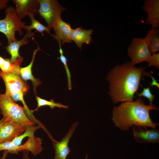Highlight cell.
Returning a JSON list of instances; mask_svg holds the SVG:
<instances>
[{
  "label": "cell",
  "mask_w": 159,
  "mask_h": 159,
  "mask_svg": "<svg viewBox=\"0 0 159 159\" xmlns=\"http://www.w3.org/2000/svg\"><path fill=\"white\" fill-rule=\"evenodd\" d=\"M17 13L21 20L27 16L38 13L39 3L38 0H13Z\"/></svg>",
  "instance_id": "14"
},
{
  "label": "cell",
  "mask_w": 159,
  "mask_h": 159,
  "mask_svg": "<svg viewBox=\"0 0 159 159\" xmlns=\"http://www.w3.org/2000/svg\"><path fill=\"white\" fill-rule=\"evenodd\" d=\"M29 16L31 21V24L29 25H25L24 29L26 30L27 33L31 32L32 29H35L37 31L40 32L42 36L44 35V32L46 31L52 36L53 34L50 33V30L47 26H44L38 20H36L34 17V14H31Z\"/></svg>",
  "instance_id": "19"
},
{
  "label": "cell",
  "mask_w": 159,
  "mask_h": 159,
  "mask_svg": "<svg viewBox=\"0 0 159 159\" xmlns=\"http://www.w3.org/2000/svg\"><path fill=\"white\" fill-rule=\"evenodd\" d=\"M150 87H143L142 92L140 93H136V95L139 97H142L147 98L149 101L150 105H152V102L155 97V96L153 95L151 92L150 90Z\"/></svg>",
  "instance_id": "23"
},
{
  "label": "cell",
  "mask_w": 159,
  "mask_h": 159,
  "mask_svg": "<svg viewBox=\"0 0 159 159\" xmlns=\"http://www.w3.org/2000/svg\"><path fill=\"white\" fill-rule=\"evenodd\" d=\"M4 119L2 118L1 120H0V126L4 122Z\"/></svg>",
  "instance_id": "29"
},
{
  "label": "cell",
  "mask_w": 159,
  "mask_h": 159,
  "mask_svg": "<svg viewBox=\"0 0 159 159\" xmlns=\"http://www.w3.org/2000/svg\"><path fill=\"white\" fill-rule=\"evenodd\" d=\"M26 127L14 122H4L0 126V143L11 141L22 134Z\"/></svg>",
  "instance_id": "9"
},
{
  "label": "cell",
  "mask_w": 159,
  "mask_h": 159,
  "mask_svg": "<svg viewBox=\"0 0 159 159\" xmlns=\"http://www.w3.org/2000/svg\"><path fill=\"white\" fill-rule=\"evenodd\" d=\"M144 38L135 37L127 48V54L133 64L147 62L151 56Z\"/></svg>",
  "instance_id": "7"
},
{
  "label": "cell",
  "mask_w": 159,
  "mask_h": 159,
  "mask_svg": "<svg viewBox=\"0 0 159 159\" xmlns=\"http://www.w3.org/2000/svg\"><path fill=\"white\" fill-rule=\"evenodd\" d=\"M133 131V136L136 142L139 143H159V131L156 128H151L149 130L139 126L131 127Z\"/></svg>",
  "instance_id": "11"
},
{
  "label": "cell",
  "mask_w": 159,
  "mask_h": 159,
  "mask_svg": "<svg viewBox=\"0 0 159 159\" xmlns=\"http://www.w3.org/2000/svg\"><path fill=\"white\" fill-rule=\"evenodd\" d=\"M151 77L152 79V82L150 83V87L151 86H155L159 88V84L158 83L157 80L155 79V78L152 76H151Z\"/></svg>",
  "instance_id": "26"
},
{
  "label": "cell",
  "mask_w": 159,
  "mask_h": 159,
  "mask_svg": "<svg viewBox=\"0 0 159 159\" xmlns=\"http://www.w3.org/2000/svg\"><path fill=\"white\" fill-rule=\"evenodd\" d=\"M0 109L5 122H14L25 127L34 125V122L27 116L24 107L5 93L0 94Z\"/></svg>",
  "instance_id": "3"
},
{
  "label": "cell",
  "mask_w": 159,
  "mask_h": 159,
  "mask_svg": "<svg viewBox=\"0 0 159 159\" xmlns=\"http://www.w3.org/2000/svg\"><path fill=\"white\" fill-rule=\"evenodd\" d=\"M59 51L60 54L59 59L64 67L67 77L68 89L70 90L72 89L71 74L67 65V59L64 55L63 51L61 48V45H59Z\"/></svg>",
  "instance_id": "22"
},
{
  "label": "cell",
  "mask_w": 159,
  "mask_h": 159,
  "mask_svg": "<svg viewBox=\"0 0 159 159\" xmlns=\"http://www.w3.org/2000/svg\"><path fill=\"white\" fill-rule=\"evenodd\" d=\"M1 125L0 126H1Z\"/></svg>",
  "instance_id": "32"
},
{
  "label": "cell",
  "mask_w": 159,
  "mask_h": 159,
  "mask_svg": "<svg viewBox=\"0 0 159 159\" xmlns=\"http://www.w3.org/2000/svg\"><path fill=\"white\" fill-rule=\"evenodd\" d=\"M8 152H9L7 150H4L1 159H6Z\"/></svg>",
  "instance_id": "27"
},
{
  "label": "cell",
  "mask_w": 159,
  "mask_h": 159,
  "mask_svg": "<svg viewBox=\"0 0 159 159\" xmlns=\"http://www.w3.org/2000/svg\"><path fill=\"white\" fill-rule=\"evenodd\" d=\"M39 3L38 13L47 24L50 30L57 20L61 18L62 12L66 8L62 6L56 0H38Z\"/></svg>",
  "instance_id": "6"
},
{
  "label": "cell",
  "mask_w": 159,
  "mask_h": 159,
  "mask_svg": "<svg viewBox=\"0 0 159 159\" xmlns=\"http://www.w3.org/2000/svg\"><path fill=\"white\" fill-rule=\"evenodd\" d=\"M36 98L37 103V106L35 109L31 110V112L32 113L34 111H37L40 107L42 106H49L52 109L55 107H57L59 108H62L65 109H67L69 107L68 106L64 105L61 103L55 102L53 99L48 101L37 96H36Z\"/></svg>",
  "instance_id": "20"
},
{
  "label": "cell",
  "mask_w": 159,
  "mask_h": 159,
  "mask_svg": "<svg viewBox=\"0 0 159 159\" xmlns=\"http://www.w3.org/2000/svg\"><path fill=\"white\" fill-rule=\"evenodd\" d=\"M151 54H154L159 50V30L153 28L147 32L144 38Z\"/></svg>",
  "instance_id": "18"
},
{
  "label": "cell",
  "mask_w": 159,
  "mask_h": 159,
  "mask_svg": "<svg viewBox=\"0 0 159 159\" xmlns=\"http://www.w3.org/2000/svg\"><path fill=\"white\" fill-rule=\"evenodd\" d=\"M0 112H1V109H0Z\"/></svg>",
  "instance_id": "31"
},
{
  "label": "cell",
  "mask_w": 159,
  "mask_h": 159,
  "mask_svg": "<svg viewBox=\"0 0 159 159\" xmlns=\"http://www.w3.org/2000/svg\"><path fill=\"white\" fill-rule=\"evenodd\" d=\"M9 0H0V10L6 9L8 7V3Z\"/></svg>",
  "instance_id": "25"
},
{
  "label": "cell",
  "mask_w": 159,
  "mask_h": 159,
  "mask_svg": "<svg viewBox=\"0 0 159 159\" xmlns=\"http://www.w3.org/2000/svg\"><path fill=\"white\" fill-rule=\"evenodd\" d=\"M5 17L0 20V32L6 36L9 44L17 40L15 37L16 32L20 35H22V29H24L25 24L19 17L14 7H8L5 9Z\"/></svg>",
  "instance_id": "5"
},
{
  "label": "cell",
  "mask_w": 159,
  "mask_h": 159,
  "mask_svg": "<svg viewBox=\"0 0 159 159\" xmlns=\"http://www.w3.org/2000/svg\"><path fill=\"white\" fill-rule=\"evenodd\" d=\"M142 9L147 15L145 23L151 25L153 28L159 27V0H146Z\"/></svg>",
  "instance_id": "12"
},
{
  "label": "cell",
  "mask_w": 159,
  "mask_h": 159,
  "mask_svg": "<svg viewBox=\"0 0 159 159\" xmlns=\"http://www.w3.org/2000/svg\"><path fill=\"white\" fill-rule=\"evenodd\" d=\"M53 28L55 34L52 37L57 40L59 45L72 42L70 34L72 29L69 23L64 21L60 18L56 21Z\"/></svg>",
  "instance_id": "13"
},
{
  "label": "cell",
  "mask_w": 159,
  "mask_h": 159,
  "mask_svg": "<svg viewBox=\"0 0 159 159\" xmlns=\"http://www.w3.org/2000/svg\"><path fill=\"white\" fill-rule=\"evenodd\" d=\"M42 127L40 125L27 126L26 130L22 134L15 138L11 142L14 145L16 146L20 145H21L22 141L24 138L34 135L36 131Z\"/></svg>",
  "instance_id": "21"
},
{
  "label": "cell",
  "mask_w": 159,
  "mask_h": 159,
  "mask_svg": "<svg viewBox=\"0 0 159 159\" xmlns=\"http://www.w3.org/2000/svg\"><path fill=\"white\" fill-rule=\"evenodd\" d=\"M152 110H158V108L153 105H146L139 97L135 101L122 102L114 107L111 119L116 127L124 131L128 130L132 126L156 128L159 123L151 119L150 112Z\"/></svg>",
  "instance_id": "2"
},
{
  "label": "cell",
  "mask_w": 159,
  "mask_h": 159,
  "mask_svg": "<svg viewBox=\"0 0 159 159\" xmlns=\"http://www.w3.org/2000/svg\"><path fill=\"white\" fill-rule=\"evenodd\" d=\"M42 139L34 135L29 137L22 145L16 146L10 141L0 143V151L6 150L9 152H17L23 150L30 151L34 156L39 154L43 150L42 146Z\"/></svg>",
  "instance_id": "8"
},
{
  "label": "cell",
  "mask_w": 159,
  "mask_h": 159,
  "mask_svg": "<svg viewBox=\"0 0 159 159\" xmlns=\"http://www.w3.org/2000/svg\"><path fill=\"white\" fill-rule=\"evenodd\" d=\"M2 45V43L0 41V46H1Z\"/></svg>",
  "instance_id": "30"
},
{
  "label": "cell",
  "mask_w": 159,
  "mask_h": 159,
  "mask_svg": "<svg viewBox=\"0 0 159 159\" xmlns=\"http://www.w3.org/2000/svg\"><path fill=\"white\" fill-rule=\"evenodd\" d=\"M37 43L38 46L37 48L34 50L32 59L30 64L27 66L22 67H20L19 69V73L21 79L25 82L28 80H31L33 85V90L35 95L36 93V88L41 83V81L39 79L35 78L32 73V68L36 54L37 52L41 50L39 48L38 44L33 40Z\"/></svg>",
  "instance_id": "16"
},
{
  "label": "cell",
  "mask_w": 159,
  "mask_h": 159,
  "mask_svg": "<svg viewBox=\"0 0 159 159\" xmlns=\"http://www.w3.org/2000/svg\"><path fill=\"white\" fill-rule=\"evenodd\" d=\"M0 77L5 83V93L9 95L14 101L24 97L29 91V86L20 77L19 69L9 72L1 71Z\"/></svg>",
  "instance_id": "4"
},
{
  "label": "cell",
  "mask_w": 159,
  "mask_h": 159,
  "mask_svg": "<svg viewBox=\"0 0 159 159\" xmlns=\"http://www.w3.org/2000/svg\"><path fill=\"white\" fill-rule=\"evenodd\" d=\"M79 123V122H74L61 141L58 142L53 139V146L55 152L54 159H67V156L71 152L68 146L69 140Z\"/></svg>",
  "instance_id": "10"
},
{
  "label": "cell",
  "mask_w": 159,
  "mask_h": 159,
  "mask_svg": "<svg viewBox=\"0 0 159 159\" xmlns=\"http://www.w3.org/2000/svg\"><path fill=\"white\" fill-rule=\"evenodd\" d=\"M93 31L92 29H84L82 27L72 29L70 39L74 41L80 49L81 48L83 44H89L92 41L91 35Z\"/></svg>",
  "instance_id": "17"
},
{
  "label": "cell",
  "mask_w": 159,
  "mask_h": 159,
  "mask_svg": "<svg viewBox=\"0 0 159 159\" xmlns=\"http://www.w3.org/2000/svg\"><path fill=\"white\" fill-rule=\"evenodd\" d=\"M5 58L0 56V69H1L3 66Z\"/></svg>",
  "instance_id": "28"
},
{
  "label": "cell",
  "mask_w": 159,
  "mask_h": 159,
  "mask_svg": "<svg viewBox=\"0 0 159 159\" xmlns=\"http://www.w3.org/2000/svg\"><path fill=\"white\" fill-rule=\"evenodd\" d=\"M36 31L26 33L20 40L13 41L8 44L5 49L11 56L10 60L11 63H13L18 59L22 57L19 52L20 47L24 45L27 44L30 38L34 36Z\"/></svg>",
  "instance_id": "15"
},
{
  "label": "cell",
  "mask_w": 159,
  "mask_h": 159,
  "mask_svg": "<svg viewBox=\"0 0 159 159\" xmlns=\"http://www.w3.org/2000/svg\"><path fill=\"white\" fill-rule=\"evenodd\" d=\"M148 67L154 66L155 68H159V53H154L151 55L147 61Z\"/></svg>",
  "instance_id": "24"
},
{
  "label": "cell",
  "mask_w": 159,
  "mask_h": 159,
  "mask_svg": "<svg viewBox=\"0 0 159 159\" xmlns=\"http://www.w3.org/2000/svg\"><path fill=\"white\" fill-rule=\"evenodd\" d=\"M152 73L146 72L144 67H135L130 62L113 68L106 77L110 84L108 94L112 102L133 101L142 78L151 77Z\"/></svg>",
  "instance_id": "1"
}]
</instances>
